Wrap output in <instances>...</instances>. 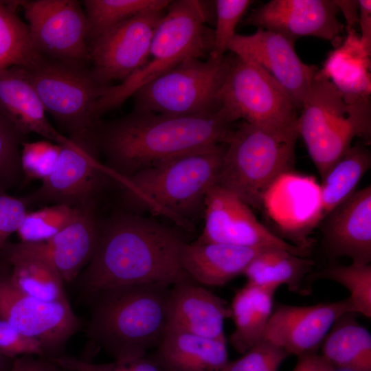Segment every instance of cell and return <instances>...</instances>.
I'll use <instances>...</instances> for the list:
<instances>
[{
    "instance_id": "ffe728a7",
    "label": "cell",
    "mask_w": 371,
    "mask_h": 371,
    "mask_svg": "<svg viewBox=\"0 0 371 371\" xmlns=\"http://www.w3.org/2000/svg\"><path fill=\"white\" fill-rule=\"evenodd\" d=\"M322 243L334 258L371 262V186L355 191L322 218Z\"/></svg>"
},
{
    "instance_id": "bcb514c9",
    "label": "cell",
    "mask_w": 371,
    "mask_h": 371,
    "mask_svg": "<svg viewBox=\"0 0 371 371\" xmlns=\"http://www.w3.org/2000/svg\"><path fill=\"white\" fill-rule=\"evenodd\" d=\"M12 359H10L0 354V371H5L10 366Z\"/></svg>"
},
{
    "instance_id": "7402d4cb",
    "label": "cell",
    "mask_w": 371,
    "mask_h": 371,
    "mask_svg": "<svg viewBox=\"0 0 371 371\" xmlns=\"http://www.w3.org/2000/svg\"><path fill=\"white\" fill-rule=\"evenodd\" d=\"M264 250L219 243L185 242L180 252V264L196 283L220 286L243 274L250 262Z\"/></svg>"
},
{
    "instance_id": "ee69618b",
    "label": "cell",
    "mask_w": 371,
    "mask_h": 371,
    "mask_svg": "<svg viewBox=\"0 0 371 371\" xmlns=\"http://www.w3.org/2000/svg\"><path fill=\"white\" fill-rule=\"evenodd\" d=\"M292 371H337L317 352L298 357Z\"/></svg>"
},
{
    "instance_id": "484cf974",
    "label": "cell",
    "mask_w": 371,
    "mask_h": 371,
    "mask_svg": "<svg viewBox=\"0 0 371 371\" xmlns=\"http://www.w3.org/2000/svg\"><path fill=\"white\" fill-rule=\"evenodd\" d=\"M3 258L11 284L21 293L44 302L67 301L63 278L47 262L21 251L8 243L0 258Z\"/></svg>"
},
{
    "instance_id": "9c48e42d",
    "label": "cell",
    "mask_w": 371,
    "mask_h": 371,
    "mask_svg": "<svg viewBox=\"0 0 371 371\" xmlns=\"http://www.w3.org/2000/svg\"><path fill=\"white\" fill-rule=\"evenodd\" d=\"M233 54L220 59L189 58L146 83L132 95L134 109L155 113L190 116L220 109L218 94Z\"/></svg>"
},
{
    "instance_id": "30bf717a",
    "label": "cell",
    "mask_w": 371,
    "mask_h": 371,
    "mask_svg": "<svg viewBox=\"0 0 371 371\" xmlns=\"http://www.w3.org/2000/svg\"><path fill=\"white\" fill-rule=\"evenodd\" d=\"M219 108L237 120L274 128L297 126V109L281 86L254 61L233 54L218 94Z\"/></svg>"
},
{
    "instance_id": "7bdbcfd3",
    "label": "cell",
    "mask_w": 371,
    "mask_h": 371,
    "mask_svg": "<svg viewBox=\"0 0 371 371\" xmlns=\"http://www.w3.org/2000/svg\"><path fill=\"white\" fill-rule=\"evenodd\" d=\"M359 17L358 24L361 29L360 42L363 48L371 54V1L358 0Z\"/></svg>"
},
{
    "instance_id": "9a60e30c",
    "label": "cell",
    "mask_w": 371,
    "mask_h": 371,
    "mask_svg": "<svg viewBox=\"0 0 371 371\" xmlns=\"http://www.w3.org/2000/svg\"><path fill=\"white\" fill-rule=\"evenodd\" d=\"M204 227L196 242L219 243L260 249H282L307 256L309 250L297 247L261 224L249 206L218 185L207 192L203 208Z\"/></svg>"
},
{
    "instance_id": "d6986e66",
    "label": "cell",
    "mask_w": 371,
    "mask_h": 371,
    "mask_svg": "<svg viewBox=\"0 0 371 371\" xmlns=\"http://www.w3.org/2000/svg\"><path fill=\"white\" fill-rule=\"evenodd\" d=\"M102 222L96 203L78 207L74 218L48 240L40 243H14L28 254L50 265L65 282L76 279L91 260L99 240Z\"/></svg>"
},
{
    "instance_id": "44dd1931",
    "label": "cell",
    "mask_w": 371,
    "mask_h": 371,
    "mask_svg": "<svg viewBox=\"0 0 371 371\" xmlns=\"http://www.w3.org/2000/svg\"><path fill=\"white\" fill-rule=\"evenodd\" d=\"M230 305L205 286L189 280L169 291L167 329L211 339H225L224 323Z\"/></svg>"
},
{
    "instance_id": "603a6c76",
    "label": "cell",
    "mask_w": 371,
    "mask_h": 371,
    "mask_svg": "<svg viewBox=\"0 0 371 371\" xmlns=\"http://www.w3.org/2000/svg\"><path fill=\"white\" fill-rule=\"evenodd\" d=\"M0 107L24 135L36 133L57 144L68 139L47 120L45 107L22 67L0 70Z\"/></svg>"
},
{
    "instance_id": "74e56055",
    "label": "cell",
    "mask_w": 371,
    "mask_h": 371,
    "mask_svg": "<svg viewBox=\"0 0 371 371\" xmlns=\"http://www.w3.org/2000/svg\"><path fill=\"white\" fill-rule=\"evenodd\" d=\"M287 356L282 349L262 339L240 358L228 361L220 371H278Z\"/></svg>"
},
{
    "instance_id": "7a4b0ae2",
    "label": "cell",
    "mask_w": 371,
    "mask_h": 371,
    "mask_svg": "<svg viewBox=\"0 0 371 371\" xmlns=\"http://www.w3.org/2000/svg\"><path fill=\"white\" fill-rule=\"evenodd\" d=\"M234 124L220 109L177 116L133 109L122 117L100 120L93 139L105 164L127 178L177 155L225 144Z\"/></svg>"
},
{
    "instance_id": "5b68a950",
    "label": "cell",
    "mask_w": 371,
    "mask_h": 371,
    "mask_svg": "<svg viewBox=\"0 0 371 371\" xmlns=\"http://www.w3.org/2000/svg\"><path fill=\"white\" fill-rule=\"evenodd\" d=\"M207 3L170 1L154 34L144 65L117 85L105 88L96 106L98 117L120 106L140 87L189 58H207L214 43Z\"/></svg>"
},
{
    "instance_id": "ac0fdd59",
    "label": "cell",
    "mask_w": 371,
    "mask_h": 371,
    "mask_svg": "<svg viewBox=\"0 0 371 371\" xmlns=\"http://www.w3.org/2000/svg\"><path fill=\"white\" fill-rule=\"evenodd\" d=\"M335 0H271L253 10L243 21L245 25L277 32L295 43L302 36L341 43L344 25Z\"/></svg>"
},
{
    "instance_id": "1f68e13d",
    "label": "cell",
    "mask_w": 371,
    "mask_h": 371,
    "mask_svg": "<svg viewBox=\"0 0 371 371\" xmlns=\"http://www.w3.org/2000/svg\"><path fill=\"white\" fill-rule=\"evenodd\" d=\"M168 0H85L87 42L89 44L111 27L142 12L165 9Z\"/></svg>"
},
{
    "instance_id": "52a82bcc",
    "label": "cell",
    "mask_w": 371,
    "mask_h": 371,
    "mask_svg": "<svg viewBox=\"0 0 371 371\" xmlns=\"http://www.w3.org/2000/svg\"><path fill=\"white\" fill-rule=\"evenodd\" d=\"M297 129L322 179L355 137L370 144V100L349 102L331 82L314 78L297 116Z\"/></svg>"
},
{
    "instance_id": "83f0119b",
    "label": "cell",
    "mask_w": 371,
    "mask_h": 371,
    "mask_svg": "<svg viewBox=\"0 0 371 371\" xmlns=\"http://www.w3.org/2000/svg\"><path fill=\"white\" fill-rule=\"evenodd\" d=\"M347 313L332 326L321 344V356L337 371H371V335Z\"/></svg>"
},
{
    "instance_id": "3957f363",
    "label": "cell",
    "mask_w": 371,
    "mask_h": 371,
    "mask_svg": "<svg viewBox=\"0 0 371 371\" xmlns=\"http://www.w3.org/2000/svg\"><path fill=\"white\" fill-rule=\"evenodd\" d=\"M225 144L192 150L140 170L121 188L126 211L149 212L185 229L203 214L208 190L217 184Z\"/></svg>"
},
{
    "instance_id": "60d3db41",
    "label": "cell",
    "mask_w": 371,
    "mask_h": 371,
    "mask_svg": "<svg viewBox=\"0 0 371 371\" xmlns=\"http://www.w3.org/2000/svg\"><path fill=\"white\" fill-rule=\"evenodd\" d=\"M25 198L19 199L0 191V256L10 235L16 232L28 212Z\"/></svg>"
},
{
    "instance_id": "277c9868",
    "label": "cell",
    "mask_w": 371,
    "mask_h": 371,
    "mask_svg": "<svg viewBox=\"0 0 371 371\" xmlns=\"http://www.w3.org/2000/svg\"><path fill=\"white\" fill-rule=\"evenodd\" d=\"M172 285L138 284L100 291L91 302L87 326L93 352L103 349L115 361H128L155 350L167 330Z\"/></svg>"
},
{
    "instance_id": "e575fe53",
    "label": "cell",
    "mask_w": 371,
    "mask_h": 371,
    "mask_svg": "<svg viewBox=\"0 0 371 371\" xmlns=\"http://www.w3.org/2000/svg\"><path fill=\"white\" fill-rule=\"evenodd\" d=\"M25 136L0 107V191L23 179L21 153Z\"/></svg>"
},
{
    "instance_id": "7c38bea8",
    "label": "cell",
    "mask_w": 371,
    "mask_h": 371,
    "mask_svg": "<svg viewBox=\"0 0 371 371\" xmlns=\"http://www.w3.org/2000/svg\"><path fill=\"white\" fill-rule=\"evenodd\" d=\"M32 43L41 55L64 63H90L86 15L76 0L19 1Z\"/></svg>"
},
{
    "instance_id": "5bb4252c",
    "label": "cell",
    "mask_w": 371,
    "mask_h": 371,
    "mask_svg": "<svg viewBox=\"0 0 371 371\" xmlns=\"http://www.w3.org/2000/svg\"><path fill=\"white\" fill-rule=\"evenodd\" d=\"M0 319L38 340L48 358L58 357L81 328L69 301L44 302L26 295L10 282L0 267Z\"/></svg>"
},
{
    "instance_id": "8d00e7d4",
    "label": "cell",
    "mask_w": 371,
    "mask_h": 371,
    "mask_svg": "<svg viewBox=\"0 0 371 371\" xmlns=\"http://www.w3.org/2000/svg\"><path fill=\"white\" fill-rule=\"evenodd\" d=\"M60 145L47 139L24 142L21 153V166L23 179L41 180L47 178L54 170Z\"/></svg>"
},
{
    "instance_id": "d590c367",
    "label": "cell",
    "mask_w": 371,
    "mask_h": 371,
    "mask_svg": "<svg viewBox=\"0 0 371 371\" xmlns=\"http://www.w3.org/2000/svg\"><path fill=\"white\" fill-rule=\"evenodd\" d=\"M252 3L251 0L214 1L216 24L213 30V47L208 57L220 59L226 54L228 45L236 34L238 24Z\"/></svg>"
},
{
    "instance_id": "4316f807",
    "label": "cell",
    "mask_w": 371,
    "mask_h": 371,
    "mask_svg": "<svg viewBox=\"0 0 371 371\" xmlns=\"http://www.w3.org/2000/svg\"><path fill=\"white\" fill-rule=\"evenodd\" d=\"M276 291L247 282L236 293L230 304L235 328L229 341L238 353L244 354L262 340L273 309Z\"/></svg>"
},
{
    "instance_id": "d4e9b609",
    "label": "cell",
    "mask_w": 371,
    "mask_h": 371,
    "mask_svg": "<svg viewBox=\"0 0 371 371\" xmlns=\"http://www.w3.org/2000/svg\"><path fill=\"white\" fill-rule=\"evenodd\" d=\"M346 30V37L329 53L315 78L331 82L349 102L370 100V54L363 48L355 30Z\"/></svg>"
},
{
    "instance_id": "6da1fadb",
    "label": "cell",
    "mask_w": 371,
    "mask_h": 371,
    "mask_svg": "<svg viewBox=\"0 0 371 371\" xmlns=\"http://www.w3.org/2000/svg\"><path fill=\"white\" fill-rule=\"evenodd\" d=\"M185 242L176 230L152 218L116 213L102 223L95 253L79 278L81 292L89 299L117 286L191 280L180 264Z\"/></svg>"
},
{
    "instance_id": "f6af8a7d",
    "label": "cell",
    "mask_w": 371,
    "mask_h": 371,
    "mask_svg": "<svg viewBox=\"0 0 371 371\" xmlns=\"http://www.w3.org/2000/svg\"><path fill=\"white\" fill-rule=\"evenodd\" d=\"M346 21V30L355 29L359 22V5L357 0H335Z\"/></svg>"
},
{
    "instance_id": "ba28073f",
    "label": "cell",
    "mask_w": 371,
    "mask_h": 371,
    "mask_svg": "<svg viewBox=\"0 0 371 371\" xmlns=\"http://www.w3.org/2000/svg\"><path fill=\"white\" fill-rule=\"evenodd\" d=\"M22 68L46 112L69 138L92 136L101 120L96 113L97 104L108 86L95 80L90 67L40 55Z\"/></svg>"
},
{
    "instance_id": "836d02e7",
    "label": "cell",
    "mask_w": 371,
    "mask_h": 371,
    "mask_svg": "<svg viewBox=\"0 0 371 371\" xmlns=\"http://www.w3.org/2000/svg\"><path fill=\"white\" fill-rule=\"evenodd\" d=\"M78 207L53 204L28 211L16 231L20 242L35 244L52 238L76 216Z\"/></svg>"
},
{
    "instance_id": "f1b7e54d",
    "label": "cell",
    "mask_w": 371,
    "mask_h": 371,
    "mask_svg": "<svg viewBox=\"0 0 371 371\" xmlns=\"http://www.w3.org/2000/svg\"><path fill=\"white\" fill-rule=\"evenodd\" d=\"M313 265V261L307 256L271 249L258 254L243 274L247 283L276 290L286 285L290 291L297 293L301 290L302 282Z\"/></svg>"
},
{
    "instance_id": "2e32d148",
    "label": "cell",
    "mask_w": 371,
    "mask_h": 371,
    "mask_svg": "<svg viewBox=\"0 0 371 371\" xmlns=\"http://www.w3.org/2000/svg\"><path fill=\"white\" fill-rule=\"evenodd\" d=\"M294 46L280 34L258 28L251 34H236L227 50L257 63L281 86L295 108L301 109L319 68L302 61Z\"/></svg>"
},
{
    "instance_id": "ab89813d",
    "label": "cell",
    "mask_w": 371,
    "mask_h": 371,
    "mask_svg": "<svg viewBox=\"0 0 371 371\" xmlns=\"http://www.w3.org/2000/svg\"><path fill=\"white\" fill-rule=\"evenodd\" d=\"M0 354L14 359L22 356L48 358L43 345L27 337L9 323L0 319Z\"/></svg>"
},
{
    "instance_id": "e0dca14e",
    "label": "cell",
    "mask_w": 371,
    "mask_h": 371,
    "mask_svg": "<svg viewBox=\"0 0 371 371\" xmlns=\"http://www.w3.org/2000/svg\"><path fill=\"white\" fill-rule=\"evenodd\" d=\"M347 313H354L347 298L310 306L280 304L273 309L262 339L289 355L315 353L334 324Z\"/></svg>"
},
{
    "instance_id": "f35d334b",
    "label": "cell",
    "mask_w": 371,
    "mask_h": 371,
    "mask_svg": "<svg viewBox=\"0 0 371 371\" xmlns=\"http://www.w3.org/2000/svg\"><path fill=\"white\" fill-rule=\"evenodd\" d=\"M49 359L68 371H165L148 354L132 360H113L108 363H94L65 356Z\"/></svg>"
},
{
    "instance_id": "4fadbf2b",
    "label": "cell",
    "mask_w": 371,
    "mask_h": 371,
    "mask_svg": "<svg viewBox=\"0 0 371 371\" xmlns=\"http://www.w3.org/2000/svg\"><path fill=\"white\" fill-rule=\"evenodd\" d=\"M166 10L142 12L108 29L89 44L90 69L100 85L121 82L145 64Z\"/></svg>"
},
{
    "instance_id": "4dcf8cb0",
    "label": "cell",
    "mask_w": 371,
    "mask_h": 371,
    "mask_svg": "<svg viewBox=\"0 0 371 371\" xmlns=\"http://www.w3.org/2000/svg\"><path fill=\"white\" fill-rule=\"evenodd\" d=\"M16 3L0 1V70L28 67L41 55L32 43L27 25L15 12Z\"/></svg>"
},
{
    "instance_id": "d6a6232c",
    "label": "cell",
    "mask_w": 371,
    "mask_h": 371,
    "mask_svg": "<svg viewBox=\"0 0 371 371\" xmlns=\"http://www.w3.org/2000/svg\"><path fill=\"white\" fill-rule=\"evenodd\" d=\"M335 282L349 292L347 297L354 313L371 317V265L351 262L328 267L311 276V280Z\"/></svg>"
},
{
    "instance_id": "b9f144b4",
    "label": "cell",
    "mask_w": 371,
    "mask_h": 371,
    "mask_svg": "<svg viewBox=\"0 0 371 371\" xmlns=\"http://www.w3.org/2000/svg\"><path fill=\"white\" fill-rule=\"evenodd\" d=\"M5 371H68L49 358L22 356L12 359Z\"/></svg>"
},
{
    "instance_id": "8fae6325",
    "label": "cell",
    "mask_w": 371,
    "mask_h": 371,
    "mask_svg": "<svg viewBox=\"0 0 371 371\" xmlns=\"http://www.w3.org/2000/svg\"><path fill=\"white\" fill-rule=\"evenodd\" d=\"M60 145L55 168L41 186L25 199L30 203H46L79 207L96 203L109 183L123 185L126 178L115 172L98 157L91 136L69 138Z\"/></svg>"
},
{
    "instance_id": "cb8c5ba5",
    "label": "cell",
    "mask_w": 371,
    "mask_h": 371,
    "mask_svg": "<svg viewBox=\"0 0 371 371\" xmlns=\"http://www.w3.org/2000/svg\"><path fill=\"white\" fill-rule=\"evenodd\" d=\"M148 354L165 371H220L228 362L227 341L166 330Z\"/></svg>"
},
{
    "instance_id": "8992f818",
    "label": "cell",
    "mask_w": 371,
    "mask_h": 371,
    "mask_svg": "<svg viewBox=\"0 0 371 371\" xmlns=\"http://www.w3.org/2000/svg\"><path fill=\"white\" fill-rule=\"evenodd\" d=\"M298 137L297 126L274 128L242 121L225 143L216 185L260 208L267 189L291 172Z\"/></svg>"
},
{
    "instance_id": "f546056e",
    "label": "cell",
    "mask_w": 371,
    "mask_h": 371,
    "mask_svg": "<svg viewBox=\"0 0 371 371\" xmlns=\"http://www.w3.org/2000/svg\"><path fill=\"white\" fill-rule=\"evenodd\" d=\"M363 144L352 146L322 179V220L356 191L361 179L370 168L371 153Z\"/></svg>"
}]
</instances>
